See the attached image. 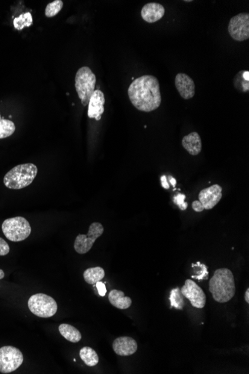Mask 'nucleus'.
Segmentation results:
<instances>
[{
    "label": "nucleus",
    "mask_w": 249,
    "mask_h": 374,
    "mask_svg": "<svg viewBox=\"0 0 249 374\" xmlns=\"http://www.w3.org/2000/svg\"><path fill=\"white\" fill-rule=\"evenodd\" d=\"M128 94L131 104L140 112H153L161 104L159 81L154 76H142L134 80Z\"/></svg>",
    "instance_id": "1"
},
{
    "label": "nucleus",
    "mask_w": 249,
    "mask_h": 374,
    "mask_svg": "<svg viewBox=\"0 0 249 374\" xmlns=\"http://www.w3.org/2000/svg\"><path fill=\"white\" fill-rule=\"evenodd\" d=\"M209 291L216 302L220 303L229 302L236 292L232 272L229 269H217L209 282Z\"/></svg>",
    "instance_id": "2"
},
{
    "label": "nucleus",
    "mask_w": 249,
    "mask_h": 374,
    "mask_svg": "<svg viewBox=\"0 0 249 374\" xmlns=\"http://www.w3.org/2000/svg\"><path fill=\"white\" fill-rule=\"evenodd\" d=\"M38 174V167L32 163L17 165L4 176V185L12 190L26 188L33 182Z\"/></svg>",
    "instance_id": "3"
},
{
    "label": "nucleus",
    "mask_w": 249,
    "mask_h": 374,
    "mask_svg": "<svg viewBox=\"0 0 249 374\" xmlns=\"http://www.w3.org/2000/svg\"><path fill=\"white\" fill-rule=\"evenodd\" d=\"M96 78L90 67H82L77 71L75 79L76 92L82 105L87 106L96 87Z\"/></svg>",
    "instance_id": "4"
},
{
    "label": "nucleus",
    "mask_w": 249,
    "mask_h": 374,
    "mask_svg": "<svg viewBox=\"0 0 249 374\" xmlns=\"http://www.w3.org/2000/svg\"><path fill=\"white\" fill-rule=\"evenodd\" d=\"M2 229L6 239L13 242L26 240L32 232L30 223L23 217L6 219L2 223Z\"/></svg>",
    "instance_id": "5"
},
{
    "label": "nucleus",
    "mask_w": 249,
    "mask_h": 374,
    "mask_svg": "<svg viewBox=\"0 0 249 374\" xmlns=\"http://www.w3.org/2000/svg\"><path fill=\"white\" fill-rule=\"evenodd\" d=\"M29 310L39 318H48L54 316L58 311L56 301L49 295L36 293L28 301Z\"/></svg>",
    "instance_id": "6"
},
{
    "label": "nucleus",
    "mask_w": 249,
    "mask_h": 374,
    "mask_svg": "<svg viewBox=\"0 0 249 374\" xmlns=\"http://www.w3.org/2000/svg\"><path fill=\"white\" fill-rule=\"evenodd\" d=\"M23 355L19 349L12 346L0 348V373L9 374L18 369L23 364Z\"/></svg>",
    "instance_id": "7"
},
{
    "label": "nucleus",
    "mask_w": 249,
    "mask_h": 374,
    "mask_svg": "<svg viewBox=\"0 0 249 374\" xmlns=\"http://www.w3.org/2000/svg\"><path fill=\"white\" fill-rule=\"evenodd\" d=\"M104 227L102 223H92L89 227L87 235H78L74 243V249L79 254H85L93 248L96 241L102 236Z\"/></svg>",
    "instance_id": "8"
},
{
    "label": "nucleus",
    "mask_w": 249,
    "mask_h": 374,
    "mask_svg": "<svg viewBox=\"0 0 249 374\" xmlns=\"http://www.w3.org/2000/svg\"><path fill=\"white\" fill-rule=\"evenodd\" d=\"M228 32L234 40L244 42L249 39V14L241 13L233 17L228 24Z\"/></svg>",
    "instance_id": "9"
},
{
    "label": "nucleus",
    "mask_w": 249,
    "mask_h": 374,
    "mask_svg": "<svg viewBox=\"0 0 249 374\" xmlns=\"http://www.w3.org/2000/svg\"><path fill=\"white\" fill-rule=\"evenodd\" d=\"M181 291L184 297L189 299L193 307L197 309L205 307L207 301L206 295L197 283L188 279L181 288Z\"/></svg>",
    "instance_id": "10"
},
{
    "label": "nucleus",
    "mask_w": 249,
    "mask_h": 374,
    "mask_svg": "<svg viewBox=\"0 0 249 374\" xmlns=\"http://www.w3.org/2000/svg\"><path fill=\"white\" fill-rule=\"evenodd\" d=\"M222 187L219 185H213L202 190L199 194V200L204 208L210 210L217 205L222 197Z\"/></svg>",
    "instance_id": "11"
},
{
    "label": "nucleus",
    "mask_w": 249,
    "mask_h": 374,
    "mask_svg": "<svg viewBox=\"0 0 249 374\" xmlns=\"http://www.w3.org/2000/svg\"><path fill=\"white\" fill-rule=\"evenodd\" d=\"M113 349L119 356H131L137 352V343L134 338L128 336L119 337L114 340Z\"/></svg>",
    "instance_id": "12"
},
{
    "label": "nucleus",
    "mask_w": 249,
    "mask_h": 374,
    "mask_svg": "<svg viewBox=\"0 0 249 374\" xmlns=\"http://www.w3.org/2000/svg\"><path fill=\"white\" fill-rule=\"evenodd\" d=\"M105 103V97L103 92L99 90H96L92 94L88 104L89 118L100 121L102 114L104 113V105Z\"/></svg>",
    "instance_id": "13"
},
{
    "label": "nucleus",
    "mask_w": 249,
    "mask_h": 374,
    "mask_svg": "<svg viewBox=\"0 0 249 374\" xmlns=\"http://www.w3.org/2000/svg\"><path fill=\"white\" fill-rule=\"evenodd\" d=\"M175 87L181 97L190 99L196 93V85L193 80L185 74H178L175 77Z\"/></svg>",
    "instance_id": "14"
},
{
    "label": "nucleus",
    "mask_w": 249,
    "mask_h": 374,
    "mask_svg": "<svg viewBox=\"0 0 249 374\" xmlns=\"http://www.w3.org/2000/svg\"><path fill=\"white\" fill-rule=\"evenodd\" d=\"M165 14V8L161 4L150 2L146 4L141 10V17L143 20L149 23H155L161 20Z\"/></svg>",
    "instance_id": "15"
},
{
    "label": "nucleus",
    "mask_w": 249,
    "mask_h": 374,
    "mask_svg": "<svg viewBox=\"0 0 249 374\" xmlns=\"http://www.w3.org/2000/svg\"><path fill=\"white\" fill-rule=\"evenodd\" d=\"M182 146L192 156H197L202 152V143L200 135L197 132H191L184 136Z\"/></svg>",
    "instance_id": "16"
},
{
    "label": "nucleus",
    "mask_w": 249,
    "mask_h": 374,
    "mask_svg": "<svg viewBox=\"0 0 249 374\" xmlns=\"http://www.w3.org/2000/svg\"><path fill=\"white\" fill-rule=\"evenodd\" d=\"M108 299L113 306L119 309H128L132 304V300L129 296H124V292L116 289L110 291Z\"/></svg>",
    "instance_id": "17"
},
{
    "label": "nucleus",
    "mask_w": 249,
    "mask_h": 374,
    "mask_svg": "<svg viewBox=\"0 0 249 374\" xmlns=\"http://www.w3.org/2000/svg\"><path fill=\"white\" fill-rule=\"evenodd\" d=\"M61 335L72 343H78L81 341L82 336L80 332L70 324H62L58 327Z\"/></svg>",
    "instance_id": "18"
},
{
    "label": "nucleus",
    "mask_w": 249,
    "mask_h": 374,
    "mask_svg": "<svg viewBox=\"0 0 249 374\" xmlns=\"http://www.w3.org/2000/svg\"><path fill=\"white\" fill-rule=\"evenodd\" d=\"M105 276V270L101 267H90L87 269L83 274L86 283L90 285H96V283L101 281Z\"/></svg>",
    "instance_id": "19"
},
{
    "label": "nucleus",
    "mask_w": 249,
    "mask_h": 374,
    "mask_svg": "<svg viewBox=\"0 0 249 374\" xmlns=\"http://www.w3.org/2000/svg\"><path fill=\"white\" fill-rule=\"evenodd\" d=\"M79 356L87 366L94 367L99 363V356L91 347H84L81 349Z\"/></svg>",
    "instance_id": "20"
},
{
    "label": "nucleus",
    "mask_w": 249,
    "mask_h": 374,
    "mask_svg": "<svg viewBox=\"0 0 249 374\" xmlns=\"http://www.w3.org/2000/svg\"><path fill=\"white\" fill-rule=\"evenodd\" d=\"M15 130V124L9 120L4 119L0 115V139L8 138Z\"/></svg>",
    "instance_id": "21"
},
{
    "label": "nucleus",
    "mask_w": 249,
    "mask_h": 374,
    "mask_svg": "<svg viewBox=\"0 0 249 374\" xmlns=\"http://www.w3.org/2000/svg\"><path fill=\"white\" fill-rule=\"evenodd\" d=\"M171 307L175 308L178 310H183L184 306V296L181 293V289L176 288L172 289L169 296Z\"/></svg>",
    "instance_id": "22"
},
{
    "label": "nucleus",
    "mask_w": 249,
    "mask_h": 374,
    "mask_svg": "<svg viewBox=\"0 0 249 374\" xmlns=\"http://www.w3.org/2000/svg\"><path fill=\"white\" fill-rule=\"evenodd\" d=\"M32 16L29 12L22 14L14 20V26L17 30H22L25 27H29L32 24Z\"/></svg>",
    "instance_id": "23"
},
{
    "label": "nucleus",
    "mask_w": 249,
    "mask_h": 374,
    "mask_svg": "<svg viewBox=\"0 0 249 374\" xmlns=\"http://www.w3.org/2000/svg\"><path fill=\"white\" fill-rule=\"evenodd\" d=\"M63 6H64L63 1L55 0L53 2H50L46 5V9H45V15L49 18L55 17L61 11Z\"/></svg>",
    "instance_id": "24"
},
{
    "label": "nucleus",
    "mask_w": 249,
    "mask_h": 374,
    "mask_svg": "<svg viewBox=\"0 0 249 374\" xmlns=\"http://www.w3.org/2000/svg\"><path fill=\"white\" fill-rule=\"evenodd\" d=\"M234 84L236 88L240 91L248 92L249 90V81L243 78V71L237 74L234 80Z\"/></svg>",
    "instance_id": "25"
},
{
    "label": "nucleus",
    "mask_w": 249,
    "mask_h": 374,
    "mask_svg": "<svg viewBox=\"0 0 249 374\" xmlns=\"http://www.w3.org/2000/svg\"><path fill=\"white\" fill-rule=\"evenodd\" d=\"M186 199V196L183 194H178L173 197V202L175 205L179 207L180 209L184 211L188 207V203H185L184 200Z\"/></svg>",
    "instance_id": "26"
},
{
    "label": "nucleus",
    "mask_w": 249,
    "mask_h": 374,
    "mask_svg": "<svg viewBox=\"0 0 249 374\" xmlns=\"http://www.w3.org/2000/svg\"><path fill=\"white\" fill-rule=\"evenodd\" d=\"M197 263L201 268L200 272H199V274H196V275L192 276V278L196 279L198 280H207L208 276V267L205 264H201L199 261Z\"/></svg>",
    "instance_id": "27"
},
{
    "label": "nucleus",
    "mask_w": 249,
    "mask_h": 374,
    "mask_svg": "<svg viewBox=\"0 0 249 374\" xmlns=\"http://www.w3.org/2000/svg\"><path fill=\"white\" fill-rule=\"evenodd\" d=\"M9 252V245L3 239L0 238V256L8 255Z\"/></svg>",
    "instance_id": "28"
},
{
    "label": "nucleus",
    "mask_w": 249,
    "mask_h": 374,
    "mask_svg": "<svg viewBox=\"0 0 249 374\" xmlns=\"http://www.w3.org/2000/svg\"><path fill=\"white\" fill-rule=\"evenodd\" d=\"M96 289H97L98 292H99V294L101 296H104L105 294H106L107 289L105 283H102V282L99 281L98 282V283H96Z\"/></svg>",
    "instance_id": "29"
},
{
    "label": "nucleus",
    "mask_w": 249,
    "mask_h": 374,
    "mask_svg": "<svg viewBox=\"0 0 249 374\" xmlns=\"http://www.w3.org/2000/svg\"><path fill=\"white\" fill-rule=\"evenodd\" d=\"M192 208L196 212H202L205 210L203 206L202 205V203H200L199 200H195L193 203H192Z\"/></svg>",
    "instance_id": "30"
},
{
    "label": "nucleus",
    "mask_w": 249,
    "mask_h": 374,
    "mask_svg": "<svg viewBox=\"0 0 249 374\" xmlns=\"http://www.w3.org/2000/svg\"><path fill=\"white\" fill-rule=\"evenodd\" d=\"M161 185H162L163 188H164V189H169V184H168L167 179H166V176H163L162 177H161Z\"/></svg>",
    "instance_id": "31"
},
{
    "label": "nucleus",
    "mask_w": 249,
    "mask_h": 374,
    "mask_svg": "<svg viewBox=\"0 0 249 374\" xmlns=\"http://www.w3.org/2000/svg\"><path fill=\"white\" fill-rule=\"evenodd\" d=\"M169 182H170V183L172 184V186L175 187V185H176V180H175V178L172 177V176H169Z\"/></svg>",
    "instance_id": "32"
},
{
    "label": "nucleus",
    "mask_w": 249,
    "mask_h": 374,
    "mask_svg": "<svg viewBox=\"0 0 249 374\" xmlns=\"http://www.w3.org/2000/svg\"><path fill=\"white\" fill-rule=\"evenodd\" d=\"M245 299H246L247 303H249V289H246V293H245Z\"/></svg>",
    "instance_id": "33"
},
{
    "label": "nucleus",
    "mask_w": 249,
    "mask_h": 374,
    "mask_svg": "<svg viewBox=\"0 0 249 374\" xmlns=\"http://www.w3.org/2000/svg\"><path fill=\"white\" fill-rule=\"evenodd\" d=\"M243 78L246 81H249V71H243Z\"/></svg>",
    "instance_id": "34"
},
{
    "label": "nucleus",
    "mask_w": 249,
    "mask_h": 374,
    "mask_svg": "<svg viewBox=\"0 0 249 374\" xmlns=\"http://www.w3.org/2000/svg\"><path fill=\"white\" fill-rule=\"evenodd\" d=\"M4 277H5V273H4L3 270L0 269V280H2Z\"/></svg>",
    "instance_id": "35"
}]
</instances>
